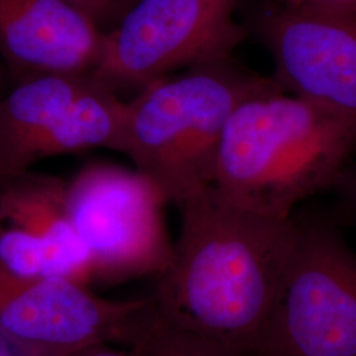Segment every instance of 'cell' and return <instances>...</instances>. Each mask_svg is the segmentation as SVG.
Masks as SVG:
<instances>
[{"label":"cell","instance_id":"6da1fadb","mask_svg":"<svg viewBox=\"0 0 356 356\" xmlns=\"http://www.w3.org/2000/svg\"><path fill=\"white\" fill-rule=\"evenodd\" d=\"M173 260L152 296L166 323L247 355L267 318L297 238V220L242 210L210 191L178 207Z\"/></svg>","mask_w":356,"mask_h":356},{"label":"cell","instance_id":"7a4b0ae2","mask_svg":"<svg viewBox=\"0 0 356 356\" xmlns=\"http://www.w3.org/2000/svg\"><path fill=\"white\" fill-rule=\"evenodd\" d=\"M356 151V118L272 86L229 116L209 191L225 204L291 218L330 189Z\"/></svg>","mask_w":356,"mask_h":356},{"label":"cell","instance_id":"3957f363","mask_svg":"<svg viewBox=\"0 0 356 356\" xmlns=\"http://www.w3.org/2000/svg\"><path fill=\"white\" fill-rule=\"evenodd\" d=\"M276 82L234 57L161 78L128 101L123 154L179 207L209 191L234 110Z\"/></svg>","mask_w":356,"mask_h":356},{"label":"cell","instance_id":"277c9868","mask_svg":"<svg viewBox=\"0 0 356 356\" xmlns=\"http://www.w3.org/2000/svg\"><path fill=\"white\" fill-rule=\"evenodd\" d=\"M294 216L289 263L245 356H356V254L326 216Z\"/></svg>","mask_w":356,"mask_h":356},{"label":"cell","instance_id":"5b68a950","mask_svg":"<svg viewBox=\"0 0 356 356\" xmlns=\"http://www.w3.org/2000/svg\"><path fill=\"white\" fill-rule=\"evenodd\" d=\"M164 195L135 168L90 163L66 182V209L86 248L92 281L160 276L173 260Z\"/></svg>","mask_w":356,"mask_h":356},{"label":"cell","instance_id":"8992f818","mask_svg":"<svg viewBox=\"0 0 356 356\" xmlns=\"http://www.w3.org/2000/svg\"><path fill=\"white\" fill-rule=\"evenodd\" d=\"M238 0H139L106 33L92 72L118 95L161 78L232 57L248 36Z\"/></svg>","mask_w":356,"mask_h":356},{"label":"cell","instance_id":"52a82bcc","mask_svg":"<svg viewBox=\"0 0 356 356\" xmlns=\"http://www.w3.org/2000/svg\"><path fill=\"white\" fill-rule=\"evenodd\" d=\"M154 312L152 296L108 300L64 277H28L0 266V338L22 356H73L129 347Z\"/></svg>","mask_w":356,"mask_h":356},{"label":"cell","instance_id":"ba28073f","mask_svg":"<svg viewBox=\"0 0 356 356\" xmlns=\"http://www.w3.org/2000/svg\"><path fill=\"white\" fill-rule=\"evenodd\" d=\"M282 89L356 118V10L264 7L252 19Z\"/></svg>","mask_w":356,"mask_h":356},{"label":"cell","instance_id":"9c48e42d","mask_svg":"<svg viewBox=\"0 0 356 356\" xmlns=\"http://www.w3.org/2000/svg\"><path fill=\"white\" fill-rule=\"evenodd\" d=\"M0 266L20 276L92 282L66 209V181L29 172L0 182Z\"/></svg>","mask_w":356,"mask_h":356},{"label":"cell","instance_id":"30bf717a","mask_svg":"<svg viewBox=\"0 0 356 356\" xmlns=\"http://www.w3.org/2000/svg\"><path fill=\"white\" fill-rule=\"evenodd\" d=\"M104 42L106 33L66 0H0V63L13 85L92 73Z\"/></svg>","mask_w":356,"mask_h":356},{"label":"cell","instance_id":"8fae6325","mask_svg":"<svg viewBox=\"0 0 356 356\" xmlns=\"http://www.w3.org/2000/svg\"><path fill=\"white\" fill-rule=\"evenodd\" d=\"M92 73L48 74L15 83L0 101V182L29 172L40 141L92 81Z\"/></svg>","mask_w":356,"mask_h":356},{"label":"cell","instance_id":"7c38bea8","mask_svg":"<svg viewBox=\"0 0 356 356\" xmlns=\"http://www.w3.org/2000/svg\"><path fill=\"white\" fill-rule=\"evenodd\" d=\"M129 348L141 356H244L223 344L166 323L156 309Z\"/></svg>","mask_w":356,"mask_h":356},{"label":"cell","instance_id":"4fadbf2b","mask_svg":"<svg viewBox=\"0 0 356 356\" xmlns=\"http://www.w3.org/2000/svg\"><path fill=\"white\" fill-rule=\"evenodd\" d=\"M73 4L104 33L118 26L122 17L139 0H66Z\"/></svg>","mask_w":356,"mask_h":356},{"label":"cell","instance_id":"5bb4252c","mask_svg":"<svg viewBox=\"0 0 356 356\" xmlns=\"http://www.w3.org/2000/svg\"><path fill=\"white\" fill-rule=\"evenodd\" d=\"M332 189L338 191L346 209L356 219V164L346 166Z\"/></svg>","mask_w":356,"mask_h":356},{"label":"cell","instance_id":"9a60e30c","mask_svg":"<svg viewBox=\"0 0 356 356\" xmlns=\"http://www.w3.org/2000/svg\"><path fill=\"white\" fill-rule=\"evenodd\" d=\"M73 356H141L138 351L134 348L127 347V350H118L114 348L111 344H103L91 347L89 350H85L82 353H78Z\"/></svg>","mask_w":356,"mask_h":356},{"label":"cell","instance_id":"2e32d148","mask_svg":"<svg viewBox=\"0 0 356 356\" xmlns=\"http://www.w3.org/2000/svg\"><path fill=\"white\" fill-rule=\"evenodd\" d=\"M4 74H7V73H6L3 65L0 63V101H1L3 97H4V92H3V79H4Z\"/></svg>","mask_w":356,"mask_h":356},{"label":"cell","instance_id":"e0dca14e","mask_svg":"<svg viewBox=\"0 0 356 356\" xmlns=\"http://www.w3.org/2000/svg\"><path fill=\"white\" fill-rule=\"evenodd\" d=\"M8 346L3 342V339L0 338V356H10V351H8Z\"/></svg>","mask_w":356,"mask_h":356},{"label":"cell","instance_id":"ac0fdd59","mask_svg":"<svg viewBox=\"0 0 356 356\" xmlns=\"http://www.w3.org/2000/svg\"><path fill=\"white\" fill-rule=\"evenodd\" d=\"M285 4H289V6H300L304 0H282Z\"/></svg>","mask_w":356,"mask_h":356}]
</instances>
